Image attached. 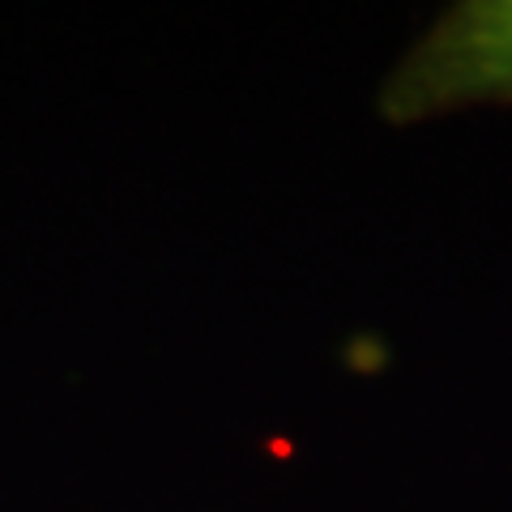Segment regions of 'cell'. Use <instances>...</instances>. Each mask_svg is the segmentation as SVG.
Here are the masks:
<instances>
[{"label": "cell", "instance_id": "obj_1", "mask_svg": "<svg viewBox=\"0 0 512 512\" xmlns=\"http://www.w3.org/2000/svg\"><path fill=\"white\" fill-rule=\"evenodd\" d=\"M474 103H512V0H461L444 9L380 94V111L393 124Z\"/></svg>", "mask_w": 512, "mask_h": 512}]
</instances>
